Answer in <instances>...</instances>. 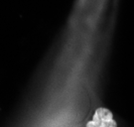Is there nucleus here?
Wrapping results in <instances>:
<instances>
[{
	"label": "nucleus",
	"instance_id": "nucleus-1",
	"mask_svg": "<svg viewBox=\"0 0 134 127\" xmlns=\"http://www.w3.org/2000/svg\"><path fill=\"white\" fill-rule=\"evenodd\" d=\"M87 127H116L112 113L106 108H98L93 119L87 123Z\"/></svg>",
	"mask_w": 134,
	"mask_h": 127
}]
</instances>
